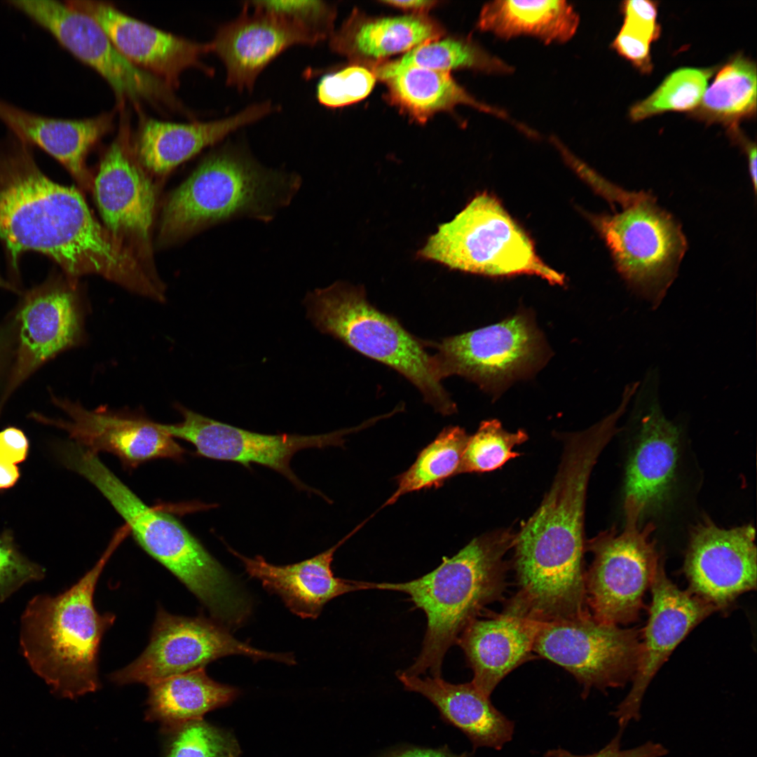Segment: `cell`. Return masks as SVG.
I'll return each mask as SVG.
<instances>
[{"label": "cell", "mask_w": 757, "mask_h": 757, "mask_svg": "<svg viewBox=\"0 0 757 757\" xmlns=\"http://www.w3.org/2000/svg\"><path fill=\"white\" fill-rule=\"evenodd\" d=\"M0 241L18 287V261L27 252L53 259L72 280L95 274L121 285L136 268L81 193L47 177L32 146L11 132L0 139Z\"/></svg>", "instance_id": "1"}, {"label": "cell", "mask_w": 757, "mask_h": 757, "mask_svg": "<svg viewBox=\"0 0 757 757\" xmlns=\"http://www.w3.org/2000/svg\"><path fill=\"white\" fill-rule=\"evenodd\" d=\"M620 430L609 414L567 438L552 485L515 535L517 593L531 606L568 609L585 598L584 512L587 487L600 453Z\"/></svg>", "instance_id": "2"}, {"label": "cell", "mask_w": 757, "mask_h": 757, "mask_svg": "<svg viewBox=\"0 0 757 757\" xmlns=\"http://www.w3.org/2000/svg\"><path fill=\"white\" fill-rule=\"evenodd\" d=\"M57 451L63 465L102 493L137 544L183 583L214 620L231 624L245 614L248 595L177 519L145 504L97 453L74 442L60 444Z\"/></svg>", "instance_id": "3"}, {"label": "cell", "mask_w": 757, "mask_h": 757, "mask_svg": "<svg viewBox=\"0 0 757 757\" xmlns=\"http://www.w3.org/2000/svg\"><path fill=\"white\" fill-rule=\"evenodd\" d=\"M515 535L509 530L484 533L472 539L430 573L404 582H368V589L407 594L427 618L423 646L404 673L419 676L429 672L441 677L446 653L456 644L465 627L488 604L500 600L506 588L505 557Z\"/></svg>", "instance_id": "4"}, {"label": "cell", "mask_w": 757, "mask_h": 757, "mask_svg": "<svg viewBox=\"0 0 757 757\" xmlns=\"http://www.w3.org/2000/svg\"><path fill=\"white\" fill-rule=\"evenodd\" d=\"M125 533L119 531L95 565L56 596L38 594L20 622V643L29 665L57 695L75 699L100 688L98 655L116 615L99 613L94 594L102 571Z\"/></svg>", "instance_id": "5"}, {"label": "cell", "mask_w": 757, "mask_h": 757, "mask_svg": "<svg viewBox=\"0 0 757 757\" xmlns=\"http://www.w3.org/2000/svg\"><path fill=\"white\" fill-rule=\"evenodd\" d=\"M301 176L267 168L244 147L209 153L164 205L158 242L168 245L236 219L270 222L301 188Z\"/></svg>", "instance_id": "6"}, {"label": "cell", "mask_w": 757, "mask_h": 757, "mask_svg": "<svg viewBox=\"0 0 757 757\" xmlns=\"http://www.w3.org/2000/svg\"><path fill=\"white\" fill-rule=\"evenodd\" d=\"M304 302L308 318L320 332L400 372L437 411H456L426 343L373 306L362 288L339 281L308 292Z\"/></svg>", "instance_id": "7"}, {"label": "cell", "mask_w": 757, "mask_h": 757, "mask_svg": "<svg viewBox=\"0 0 757 757\" xmlns=\"http://www.w3.org/2000/svg\"><path fill=\"white\" fill-rule=\"evenodd\" d=\"M418 254L451 269L478 275L527 274L552 284L564 282V276L538 257L531 239L501 203L485 192L439 226Z\"/></svg>", "instance_id": "8"}, {"label": "cell", "mask_w": 757, "mask_h": 757, "mask_svg": "<svg viewBox=\"0 0 757 757\" xmlns=\"http://www.w3.org/2000/svg\"><path fill=\"white\" fill-rule=\"evenodd\" d=\"M624 510L621 531L613 527L585 544L593 554L585 577L589 610L597 620L618 626L639 620L646 592L664 561L652 538L654 524H642L629 507Z\"/></svg>", "instance_id": "9"}, {"label": "cell", "mask_w": 757, "mask_h": 757, "mask_svg": "<svg viewBox=\"0 0 757 757\" xmlns=\"http://www.w3.org/2000/svg\"><path fill=\"white\" fill-rule=\"evenodd\" d=\"M442 380L463 376L498 396L514 381L532 376L550 356L533 315L521 311L503 321L433 343Z\"/></svg>", "instance_id": "10"}, {"label": "cell", "mask_w": 757, "mask_h": 757, "mask_svg": "<svg viewBox=\"0 0 757 757\" xmlns=\"http://www.w3.org/2000/svg\"><path fill=\"white\" fill-rule=\"evenodd\" d=\"M592 220L628 286L657 308L686 249L678 224L649 194L621 212Z\"/></svg>", "instance_id": "11"}, {"label": "cell", "mask_w": 757, "mask_h": 757, "mask_svg": "<svg viewBox=\"0 0 757 757\" xmlns=\"http://www.w3.org/2000/svg\"><path fill=\"white\" fill-rule=\"evenodd\" d=\"M7 3L105 79L119 105L126 101L135 104L144 102L174 110L182 109L171 87L130 62L93 18L68 1L10 0Z\"/></svg>", "instance_id": "12"}, {"label": "cell", "mask_w": 757, "mask_h": 757, "mask_svg": "<svg viewBox=\"0 0 757 757\" xmlns=\"http://www.w3.org/2000/svg\"><path fill=\"white\" fill-rule=\"evenodd\" d=\"M641 630L602 622L592 614L540 622L533 652L563 667L582 686L606 692L632 681L640 658Z\"/></svg>", "instance_id": "13"}, {"label": "cell", "mask_w": 757, "mask_h": 757, "mask_svg": "<svg viewBox=\"0 0 757 757\" xmlns=\"http://www.w3.org/2000/svg\"><path fill=\"white\" fill-rule=\"evenodd\" d=\"M15 325L12 365L0 393V413L16 390L43 364L84 338L85 308L76 281L51 275L25 292L10 313Z\"/></svg>", "instance_id": "14"}, {"label": "cell", "mask_w": 757, "mask_h": 757, "mask_svg": "<svg viewBox=\"0 0 757 757\" xmlns=\"http://www.w3.org/2000/svg\"><path fill=\"white\" fill-rule=\"evenodd\" d=\"M231 655H243L254 661L267 659L296 663L290 653L267 652L238 641L217 621L203 616L176 615L158 606L144 650L133 662L111 673L109 679L120 686L142 683L149 686Z\"/></svg>", "instance_id": "15"}, {"label": "cell", "mask_w": 757, "mask_h": 757, "mask_svg": "<svg viewBox=\"0 0 757 757\" xmlns=\"http://www.w3.org/2000/svg\"><path fill=\"white\" fill-rule=\"evenodd\" d=\"M660 374L648 369L634 395L629 419L632 446L625 470L624 505L641 521L670 500L681 456V428L663 414L659 399Z\"/></svg>", "instance_id": "16"}, {"label": "cell", "mask_w": 757, "mask_h": 757, "mask_svg": "<svg viewBox=\"0 0 757 757\" xmlns=\"http://www.w3.org/2000/svg\"><path fill=\"white\" fill-rule=\"evenodd\" d=\"M129 129L123 119L118 135L101 160L93 187L107 231L156 273L151 244L155 190L135 154Z\"/></svg>", "instance_id": "17"}, {"label": "cell", "mask_w": 757, "mask_h": 757, "mask_svg": "<svg viewBox=\"0 0 757 757\" xmlns=\"http://www.w3.org/2000/svg\"><path fill=\"white\" fill-rule=\"evenodd\" d=\"M177 409L182 414V421L161 424V427L172 437L191 443L197 455L233 461L247 468L250 463L259 464L282 474L298 489L308 491L313 490L299 480L290 468L295 453L308 448L341 446L344 435L362 428L316 435H266L212 419L181 405Z\"/></svg>", "instance_id": "18"}, {"label": "cell", "mask_w": 757, "mask_h": 757, "mask_svg": "<svg viewBox=\"0 0 757 757\" xmlns=\"http://www.w3.org/2000/svg\"><path fill=\"white\" fill-rule=\"evenodd\" d=\"M756 530L751 524L724 528L708 517L692 528L683 573L688 590L714 606L728 608L756 588Z\"/></svg>", "instance_id": "19"}, {"label": "cell", "mask_w": 757, "mask_h": 757, "mask_svg": "<svg viewBox=\"0 0 757 757\" xmlns=\"http://www.w3.org/2000/svg\"><path fill=\"white\" fill-rule=\"evenodd\" d=\"M648 619L641 632V650L632 684L627 696L611 713L625 730L641 718L646 690L658 670L686 636L717 609L675 585L667 575L664 561L650 586Z\"/></svg>", "instance_id": "20"}, {"label": "cell", "mask_w": 757, "mask_h": 757, "mask_svg": "<svg viewBox=\"0 0 757 757\" xmlns=\"http://www.w3.org/2000/svg\"><path fill=\"white\" fill-rule=\"evenodd\" d=\"M50 400L68 419L49 418L33 411V420L65 430L73 442L97 453L116 456L127 468L157 458L182 459L185 451L160 423L144 416L116 412L100 407L88 409L78 402L60 397L50 391Z\"/></svg>", "instance_id": "21"}, {"label": "cell", "mask_w": 757, "mask_h": 757, "mask_svg": "<svg viewBox=\"0 0 757 757\" xmlns=\"http://www.w3.org/2000/svg\"><path fill=\"white\" fill-rule=\"evenodd\" d=\"M87 13L103 29L118 50L132 64L161 79L172 89L187 69L214 74L202 57L211 52L210 43H199L159 29L127 15L106 1H67Z\"/></svg>", "instance_id": "22"}, {"label": "cell", "mask_w": 757, "mask_h": 757, "mask_svg": "<svg viewBox=\"0 0 757 757\" xmlns=\"http://www.w3.org/2000/svg\"><path fill=\"white\" fill-rule=\"evenodd\" d=\"M243 6L236 19L221 25L209 42L223 62L226 83L240 91L252 90L264 69L283 51L318 42L308 33L276 15Z\"/></svg>", "instance_id": "23"}, {"label": "cell", "mask_w": 757, "mask_h": 757, "mask_svg": "<svg viewBox=\"0 0 757 757\" xmlns=\"http://www.w3.org/2000/svg\"><path fill=\"white\" fill-rule=\"evenodd\" d=\"M541 622L505 606L486 619H475L457 644L473 671V685L489 697L499 683L519 665L533 659V643Z\"/></svg>", "instance_id": "24"}, {"label": "cell", "mask_w": 757, "mask_h": 757, "mask_svg": "<svg viewBox=\"0 0 757 757\" xmlns=\"http://www.w3.org/2000/svg\"><path fill=\"white\" fill-rule=\"evenodd\" d=\"M276 108L270 101L254 103L229 117L207 122L179 123L142 117L133 149L146 172L164 176L204 149L259 121Z\"/></svg>", "instance_id": "25"}, {"label": "cell", "mask_w": 757, "mask_h": 757, "mask_svg": "<svg viewBox=\"0 0 757 757\" xmlns=\"http://www.w3.org/2000/svg\"><path fill=\"white\" fill-rule=\"evenodd\" d=\"M362 524L326 551L289 565H274L258 555L252 559L246 557L226 546L241 561L246 573L258 579L268 592L279 596L292 613L302 618L315 619L330 600L346 593L367 589L366 582L336 578L332 570L334 552Z\"/></svg>", "instance_id": "26"}, {"label": "cell", "mask_w": 757, "mask_h": 757, "mask_svg": "<svg viewBox=\"0 0 757 757\" xmlns=\"http://www.w3.org/2000/svg\"><path fill=\"white\" fill-rule=\"evenodd\" d=\"M0 121L9 132L57 160L81 188H93L87 156L113 129L112 113L82 119L53 118L25 110L0 98Z\"/></svg>", "instance_id": "27"}, {"label": "cell", "mask_w": 757, "mask_h": 757, "mask_svg": "<svg viewBox=\"0 0 757 757\" xmlns=\"http://www.w3.org/2000/svg\"><path fill=\"white\" fill-rule=\"evenodd\" d=\"M406 690L419 693L432 703L442 718L462 731L473 749L501 750L514 732V723L491 703L472 682L451 683L441 677L421 678L397 673Z\"/></svg>", "instance_id": "28"}, {"label": "cell", "mask_w": 757, "mask_h": 757, "mask_svg": "<svg viewBox=\"0 0 757 757\" xmlns=\"http://www.w3.org/2000/svg\"><path fill=\"white\" fill-rule=\"evenodd\" d=\"M443 33L442 28L426 15L372 18L354 11L331 35L329 46L354 64H376L388 56L439 39Z\"/></svg>", "instance_id": "29"}, {"label": "cell", "mask_w": 757, "mask_h": 757, "mask_svg": "<svg viewBox=\"0 0 757 757\" xmlns=\"http://www.w3.org/2000/svg\"><path fill=\"white\" fill-rule=\"evenodd\" d=\"M579 22L566 1L496 0L483 6L477 27L505 39L526 35L550 43L571 39Z\"/></svg>", "instance_id": "30"}, {"label": "cell", "mask_w": 757, "mask_h": 757, "mask_svg": "<svg viewBox=\"0 0 757 757\" xmlns=\"http://www.w3.org/2000/svg\"><path fill=\"white\" fill-rule=\"evenodd\" d=\"M149 688L145 718L158 722L161 730L203 718L206 713L231 702L239 693L237 688L212 679L205 667L165 678Z\"/></svg>", "instance_id": "31"}, {"label": "cell", "mask_w": 757, "mask_h": 757, "mask_svg": "<svg viewBox=\"0 0 757 757\" xmlns=\"http://www.w3.org/2000/svg\"><path fill=\"white\" fill-rule=\"evenodd\" d=\"M381 81L387 86L390 101L421 123L438 111L450 110L458 104L505 117L502 111L473 98L448 71L410 67Z\"/></svg>", "instance_id": "32"}, {"label": "cell", "mask_w": 757, "mask_h": 757, "mask_svg": "<svg viewBox=\"0 0 757 757\" xmlns=\"http://www.w3.org/2000/svg\"><path fill=\"white\" fill-rule=\"evenodd\" d=\"M756 112V65L739 53L719 70L691 116L707 123H721L731 132Z\"/></svg>", "instance_id": "33"}, {"label": "cell", "mask_w": 757, "mask_h": 757, "mask_svg": "<svg viewBox=\"0 0 757 757\" xmlns=\"http://www.w3.org/2000/svg\"><path fill=\"white\" fill-rule=\"evenodd\" d=\"M410 67L448 72L461 68L491 74L510 73L512 70L510 66L472 40L454 38L424 42L397 60L374 64L372 70L376 79L383 80Z\"/></svg>", "instance_id": "34"}, {"label": "cell", "mask_w": 757, "mask_h": 757, "mask_svg": "<svg viewBox=\"0 0 757 757\" xmlns=\"http://www.w3.org/2000/svg\"><path fill=\"white\" fill-rule=\"evenodd\" d=\"M469 437L461 427L444 428L420 452L411 466L397 477V489L383 507L393 504L407 493L438 488L458 475Z\"/></svg>", "instance_id": "35"}, {"label": "cell", "mask_w": 757, "mask_h": 757, "mask_svg": "<svg viewBox=\"0 0 757 757\" xmlns=\"http://www.w3.org/2000/svg\"><path fill=\"white\" fill-rule=\"evenodd\" d=\"M715 71V67L675 70L649 96L631 107V118L637 121L671 111L691 112L700 104Z\"/></svg>", "instance_id": "36"}, {"label": "cell", "mask_w": 757, "mask_h": 757, "mask_svg": "<svg viewBox=\"0 0 757 757\" xmlns=\"http://www.w3.org/2000/svg\"><path fill=\"white\" fill-rule=\"evenodd\" d=\"M164 757H239L238 741L229 731L203 718L161 730Z\"/></svg>", "instance_id": "37"}, {"label": "cell", "mask_w": 757, "mask_h": 757, "mask_svg": "<svg viewBox=\"0 0 757 757\" xmlns=\"http://www.w3.org/2000/svg\"><path fill=\"white\" fill-rule=\"evenodd\" d=\"M527 439L523 430L510 432L498 420L482 422L476 433L469 437L458 474L490 472L500 468L519 455L512 449Z\"/></svg>", "instance_id": "38"}, {"label": "cell", "mask_w": 757, "mask_h": 757, "mask_svg": "<svg viewBox=\"0 0 757 757\" xmlns=\"http://www.w3.org/2000/svg\"><path fill=\"white\" fill-rule=\"evenodd\" d=\"M245 4L282 18L308 33L318 42L329 39L334 32L336 8L323 1H250Z\"/></svg>", "instance_id": "39"}, {"label": "cell", "mask_w": 757, "mask_h": 757, "mask_svg": "<svg viewBox=\"0 0 757 757\" xmlns=\"http://www.w3.org/2000/svg\"><path fill=\"white\" fill-rule=\"evenodd\" d=\"M376 76L373 70L353 64L324 75L316 87L320 104L329 108L350 105L366 97L373 89Z\"/></svg>", "instance_id": "40"}, {"label": "cell", "mask_w": 757, "mask_h": 757, "mask_svg": "<svg viewBox=\"0 0 757 757\" xmlns=\"http://www.w3.org/2000/svg\"><path fill=\"white\" fill-rule=\"evenodd\" d=\"M46 570L18 549L11 531L0 534V602L24 585L44 578Z\"/></svg>", "instance_id": "41"}, {"label": "cell", "mask_w": 757, "mask_h": 757, "mask_svg": "<svg viewBox=\"0 0 757 757\" xmlns=\"http://www.w3.org/2000/svg\"><path fill=\"white\" fill-rule=\"evenodd\" d=\"M652 39L643 33L623 23L612 46L623 57L642 73L652 68L650 44Z\"/></svg>", "instance_id": "42"}, {"label": "cell", "mask_w": 757, "mask_h": 757, "mask_svg": "<svg viewBox=\"0 0 757 757\" xmlns=\"http://www.w3.org/2000/svg\"><path fill=\"white\" fill-rule=\"evenodd\" d=\"M624 730L619 729L617 734L599 751L578 755L559 747L547 750L544 757H663L669 751L661 743L648 741L643 744L629 749H621V738Z\"/></svg>", "instance_id": "43"}, {"label": "cell", "mask_w": 757, "mask_h": 757, "mask_svg": "<svg viewBox=\"0 0 757 757\" xmlns=\"http://www.w3.org/2000/svg\"><path fill=\"white\" fill-rule=\"evenodd\" d=\"M29 440L24 432L14 426L0 431V458L14 464L24 461L29 452Z\"/></svg>", "instance_id": "44"}, {"label": "cell", "mask_w": 757, "mask_h": 757, "mask_svg": "<svg viewBox=\"0 0 757 757\" xmlns=\"http://www.w3.org/2000/svg\"><path fill=\"white\" fill-rule=\"evenodd\" d=\"M625 19L647 28L659 29L657 22V2L648 0H629L622 4Z\"/></svg>", "instance_id": "45"}, {"label": "cell", "mask_w": 757, "mask_h": 757, "mask_svg": "<svg viewBox=\"0 0 757 757\" xmlns=\"http://www.w3.org/2000/svg\"><path fill=\"white\" fill-rule=\"evenodd\" d=\"M15 332L13 320L9 314L0 323V393L7 380L14 356Z\"/></svg>", "instance_id": "46"}, {"label": "cell", "mask_w": 757, "mask_h": 757, "mask_svg": "<svg viewBox=\"0 0 757 757\" xmlns=\"http://www.w3.org/2000/svg\"><path fill=\"white\" fill-rule=\"evenodd\" d=\"M377 757H472L467 752L455 753L447 746L429 748L417 746H402L391 749Z\"/></svg>", "instance_id": "47"}, {"label": "cell", "mask_w": 757, "mask_h": 757, "mask_svg": "<svg viewBox=\"0 0 757 757\" xmlns=\"http://www.w3.org/2000/svg\"><path fill=\"white\" fill-rule=\"evenodd\" d=\"M381 2L403 10L411 11L414 12L413 14L422 15H426L428 11L437 4L436 1L424 0L382 1Z\"/></svg>", "instance_id": "48"}, {"label": "cell", "mask_w": 757, "mask_h": 757, "mask_svg": "<svg viewBox=\"0 0 757 757\" xmlns=\"http://www.w3.org/2000/svg\"><path fill=\"white\" fill-rule=\"evenodd\" d=\"M20 478L18 467L0 458V490L13 487Z\"/></svg>", "instance_id": "49"}, {"label": "cell", "mask_w": 757, "mask_h": 757, "mask_svg": "<svg viewBox=\"0 0 757 757\" xmlns=\"http://www.w3.org/2000/svg\"><path fill=\"white\" fill-rule=\"evenodd\" d=\"M744 149L746 157L749 166V174L753 186V190L756 192V145L755 142H751L747 139L745 136H743L738 142Z\"/></svg>", "instance_id": "50"}, {"label": "cell", "mask_w": 757, "mask_h": 757, "mask_svg": "<svg viewBox=\"0 0 757 757\" xmlns=\"http://www.w3.org/2000/svg\"><path fill=\"white\" fill-rule=\"evenodd\" d=\"M0 288L4 289H6V290H9V291L13 292H17V293H19V292H20L19 289L18 287H16L13 283L6 280L1 275H0Z\"/></svg>", "instance_id": "51"}]
</instances>
